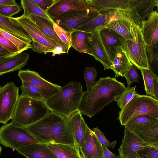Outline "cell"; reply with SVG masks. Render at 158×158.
<instances>
[{"instance_id": "33", "label": "cell", "mask_w": 158, "mask_h": 158, "mask_svg": "<svg viewBox=\"0 0 158 158\" xmlns=\"http://www.w3.org/2000/svg\"><path fill=\"white\" fill-rule=\"evenodd\" d=\"M136 86L127 87L115 101L121 110L123 109L137 94L135 90Z\"/></svg>"}, {"instance_id": "20", "label": "cell", "mask_w": 158, "mask_h": 158, "mask_svg": "<svg viewBox=\"0 0 158 158\" xmlns=\"http://www.w3.org/2000/svg\"><path fill=\"white\" fill-rule=\"evenodd\" d=\"M69 126L74 141L79 148L84 144L87 124L80 112L77 111L67 118Z\"/></svg>"}, {"instance_id": "25", "label": "cell", "mask_w": 158, "mask_h": 158, "mask_svg": "<svg viewBox=\"0 0 158 158\" xmlns=\"http://www.w3.org/2000/svg\"><path fill=\"white\" fill-rule=\"evenodd\" d=\"M132 64L121 46H118L114 58L112 62L111 69L115 73L114 77H123Z\"/></svg>"}, {"instance_id": "4", "label": "cell", "mask_w": 158, "mask_h": 158, "mask_svg": "<svg viewBox=\"0 0 158 158\" xmlns=\"http://www.w3.org/2000/svg\"><path fill=\"white\" fill-rule=\"evenodd\" d=\"M51 111L45 101L19 95L11 123L24 127L39 120Z\"/></svg>"}, {"instance_id": "44", "label": "cell", "mask_w": 158, "mask_h": 158, "mask_svg": "<svg viewBox=\"0 0 158 158\" xmlns=\"http://www.w3.org/2000/svg\"><path fill=\"white\" fill-rule=\"evenodd\" d=\"M33 0L41 9L46 12L56 0Z\"/></svg>"}, {"instance_id": "46", "label": "cell", "mask_w": 158, "mask_h": 158, "mask_svg": "<svg viewBox=\"0 0 158 158\" xmlns=\"http://www.w3.org/2000/svg\"><path fill=\"white\" fill-rule=\"evenodd\" d=\"M103 145V158H120L111 152L105 145Z\"/></svg>"}, {"instance_id": "21", "label": "cell", "mask_w": 158, "mask_h": 158, "mask_svg": "<svg viewBox=\"0 0 158 158\" xmlns=\"http://www.w3.org/2000/svg\"><path fill=\"white\" fill-rule=\"evenodd\" d=\"M0 29L31 44L32 40L21 24L13 17H7L0 15Z\"/></svg>"}, {"instance_id": "41", "label": "cell", "mask_w": 158, "mask_h": 158, "mask_svg": "<svg viewBox=\"0 0 158 158\" xmlns=\"http://www.w3.org/2000/svg\"><path fill=\"white\" fill-rule=\"evenodd\" d=\"M0 45L11 53H20L18 48L11 41L0 34Z\"/></svg>"}, {"instance_id": "15", "label": "cell", "mask_w": 158, "mask_h": 158, "mask_svg": "<svg viewBox=\"0 0 158 158\" xmlns=\"http://www.w3.org/2000/svg\"><path fill=\"white\" fill-rule=\"evenodd\" d=\"M34 41L54 50L58 45L46 36L29 17L15 18Z\"/></svg>"}, {"instance_id": "5", "label": "cell", "mask_w": 158, "mask_h": 158, "mask_svg": "<svg viewBox=\"0 0 158 158\" xmlns=\"http://www.w3.org/2000/svg\"><path fill=\"white\" fill-rule=\"evenodd\" d=\"M141 115L158 118V100L149 95L137 94L120 110L118 119L124 126L133 118Z\"/></svg>"}, {"instance_id": "35", "label": "cell", "mask_w": 158, "mask_h": 158, "mask_svg": "<svg viewBox=\"0 0 158 158\" xmlns=\"http://www.w3.org/2000/svg\"><path fill=\"white\" fill-rule=\"evenodd\" d=\"M140 71L144 81V90L146 95L154 98L153 91V75L155 73L151 69L149 70L141 69Z\"/></svg>"}, {"instance_id": "40", "label": "cell", "mask_w": 158, "mask_h": 158, "mask_svg": "<svg viewBox=\"0 0 158 158\" xmlns=\"http://www.w3.org/2000/svg\"><path fill=\"white\" fill-rule=\"evenodd\" d=\"M123 77L126 79L127 87H130V84L135 82H139V79L140 78L137 68L132 64Z\"/></svg>"}, {"instance_id": "47", "label": "cell", "mask_w": 158, "mask_h": 158, "mask_svg": "<svg viewBox=\"0 0 158 158\" xmlns=\"http://www.w3.org/2000/svg\"><path fill=\"white\" fill-rule=\"evenodd\" d=\"M69 51L65 47L60 46H57L54 50H53L52 56H54L56 55H59L61 53H68Z\"/></svg>"}, {"instance_id": "17", "label": "cell", "mask_w": 158, "mask_h": 158, "mask_svg": "<svg viewBox=\"0 0 158 158\" xmlns=\"http://www.w3.org/2000/svg\"><path fill=\"white\" fill-rule=\"evenodd\" d=\"M79 149L83 158H103V145L87 125L84 144Z\"/></svg>"}, {"instance_id": "29", "label": "cell", "mask_w": 158, "mask_h": 158, "mask_svg": "<svg viewBox=\"0 0 158 158\" xmlns=\"http://www.w3.org/2000/svg\"><path fill=\"white\" fill-rule=\"evenodd\" d=\"M28 17L46 36L54 41L58 46L66 48L54 31L53 25L54 22L44 18L36 15H30Z\"/></svg>"}, {"instance_id": "10", "label": "cell", "mask_w": 158, "mask_h": 158, "mask_svg": "<svg viewBox=\"0 0 158 158\" xmlns=\"http://www.w3.org/2000/svg\"><path fill=\"white\" fill-rule=\"evenodd\" d=\"M19 87L10 82L0 87V123L11 119L19 97Z\"/></svg>"}, {"instance_id": "45", "label": "cell", "mask_w": 158, "mask_h": 158, "mask_svg": "<svg viewBox=\"0 0 158 158\" xmlns=\"http://www.w3.org/2000/svg\"><path fill=\"white\" fill-rule=\"evenodd\" d=\"M153 91L154 98L158 100V78L155 74L153 75Z\"/></svg>"}, {"instance_id": "24", "label": "cell", "mask_w": 158, "mask_h": 158, "mask_svg": "<svg viewBox=\"0 0 158 158\" xmlns=\"http://www.w3.org/2000/svg\"><path fill=\"white\" fill-rule=\"evenodd\" d=\"M16 150L27 158H58L46 144L41 143L26 145Z\"/></svg>"}, {"instance_id": "22", "label": "cell", "mask_w": 158, "mask_h": 158, "mask_svg": "<svg viewBox=\"0 0 158 158\" xmlns=\"http://www.w3.org/2000/svg\"><path fill=\"white\" fill-rule=\"evenodd\" d=\"M116 15L115 10L99 11L96 17L76 30L90 32L99 31L105 28Z\"/></svg>"}, {"instance_id": "12", "label": "cell", "mask_w": 158, "mask_h": 158, "mask_svg": "<svg viewBox=\"0 0 158 158\" xmlns=\"http://www.w3.org/2000/svg\"><path fill=\"white\" fill-rule=\"evenodd\" d=\"M18 76L21 81H27L35 86L45 101L56 94L61 87L45 80L34 71L28 69L20 70Z\"/></svg>"}, {"instance_id": "6", "label": "cell", "mask_w": 158, "mask_h": 158, "mask_svg": "<svg viewBox=\"0 0 158 158\" xmlns=\"http://www.w3.org/2000/svg\"><path fill=\"white\" fill-rule=\"evenodd\" d=\"M39 143L25 127H19L11 122L0 127V143L5 147L16 150Z\"/></svg>"}, {"instance_id": "27", "label": "cell", "mask_w": 158, "mask_h": 158, "mask_svg": "<svg viewBox=\"0 0 158 158\" xmlns=\"http://www.w3.org/2000/svg\"><path fill=\"white\" fill-rule=\"evenodd\" d=\"M157 122L158 118L147 115H141L133 118L124 126L125 128L136 134Z\"/></svg>"}, {"instance_id": "50", "label": "cell", "mask_w": 158, "mask_h": 158, "mask_svg": "<svg viewBox=\"0 0 158 158\" xmlns=\"http://www.w3.org/2000/svg\"><path fill=\"white\" fill-rule=\"evenodd\" d=\"M2 150V147L0 146V154Z\"/></svg>"}, {"instance_id": "38", "label": "cell", "mask_w": 158, "mask_h": 158, "mask_svg": "<svg viewBox=\"0 0 158 158\" xmlns=\"http://www.w3.org/2000/svg\"><path fill=\"white\" fill-rule=\"evenodd\" d=\"M21 6L18 4L0 6V15L7 17H12L21 11Z\"/></svg>"}, {"instance_id": "7", "label": "cell", "mask_w": 158, "mask_h": 158, "mask_svg": "<svg viewBox=\"0 0 158 158\" xmlns=\"http://www.w3.org/2000/svg\"><path fill=\"white\" fill-rule=\"evenodd\" d=\"M115 11V18L105 28L111 29L125 39L137 43L140 27L128 12L121 10H116Z\"/></svg>"}, {"instance_id": "26", "label": "cell", "mask_w": 158, "mask_h": 158, "mask_svg": "<svg viewBox=\"0 0 158 158\" xmlns=\"http://www.w3.org/2000/svg\"><path fill=\"white\" fill-rule=\"evenodd\" d=\"M46 146L58 158H83L77 144L48 143Z\"/></svg>"}, {"instance_id": "11", "label": "cell", "mask_w": 158, "mask_h": 158, "mask_svg": "<svg viewBox=\"0 0 158 158\" xmlns=\"http://www.w3.org/2000/svg\"><path fill=\"white\" fill-rule=\"evenodd\" d=\"M131 62L137 69H150L145 44L142 38L140 29L138 32L137 43L125 39L122 46Z\"/></svg>"}, {"instance_id": "31", "label": "cell", "mask_w": 158, "mask_h": 158, "mask_svg": "<svg viewBox=\"0 0 158 158\" xmlns=\"http://www.w3.org/2000/svg\"><path fill=\"white\" fill-rule=\"evenodd\" d=\"M136 135L145 143L158 148V122Z\"/></svg>"}, {"instance_id": "28", "label": "cell", "mask_w": 158, "mask_h": 158, "mask_svg": "<svg viewBox=\"0 0 158 158\" xmlns=\"http://www.w3.org/2000/svg\"><path fill=\"white\" fill-rule=\"evenodd\" d=\"M71 33L72 46L79 52L92 56L89 43L92 32L76 30Z\"/></svg>"}, {"instance_id": "23", "label": "cell", "mask_w": 158, "mask_h": 158, "mask_svg": "<svg viewBox=\"0 0 158 158\" xmlns=\"http://www.w3.org/2000/svg\"><path fill=\"white\" fill-rule=\"evenodd\" d=\"M29 58V54L21 53L0 60V76L21 69L26 65Z\"/></svg>"}, {"instance_id": "30", "label": "cell", "mask_w": 158, "mask_h": 158, "mask_svg": "<svg viewBox=\"0 0 158 158\" xmlns=\"http://www.w3.org/2000/svg\"><path fill=\"white\" fill-rule=\"evenodd\" d=\"M21 4L23 10V13L22 16L28 17L30 15H36L54 22L46 12L41 9L33 0H22Z\"/></svg>"}, {"instance_id": "8", "label": "cell", "mask_w": 158, "mask_h": 158, "mask_svg": "<svg viewBox=\"0 0 158 158\" xmlns=\"http://www.w3.org/2000/svg\"><path fill=\"white\" fill-rule=\"evenodd\" d=\"M99 13L96 9L74 10L65 12L52 19L58 25L71 32L93 19Z\"/></svg>"}, {"instance_id": "36", "label": "cell", "mask_w": 158, "mask_h": 158, "mask_svg": "<svg viewBox=\"0 0 158 158\" xmlns=\"http://www.w3.org/2000/svg\"><path fill=\"white\" fill-rule=\"evenodd\" d=\"M0 34L14 44L18 48L20 53L30 49L31 44L25 42L12 34L0 29Z\"/></svg>"}, {"instance_id": "2", "label": "cell", "mask_w": 158, "mask_h": 158, "mask_svg": "<svg viewBox=\"0 0 158 158\" xmlns=\"http://www.w3.org/2000/svg\"><path fill=\"white\" fill-rule=\"evenodd\" d=\"M24 127L40 143L77 144L67 118L54 112L51 111L37 122Z\"/></svg>"}, {"instance_id": "14", "label": "cell", "mask_w": 158, "mask_h": 158, "mask_svg": "<svg viewBox=\"0 0 158 158\" xmlns=\"http://www.w3.org/2000/svg\"><path fill=\"white\" fill-rule=\"evenodd\" d=\"M150 146H152L145 143L137 135L125 128L121 144L118 149V156L120 158H139L138 151Z\"/></svg>"}, {"instance_id": "39", "label": "cell", "mask_w": 158, "mask_h": 158, "mask_svg": "<svg viewBox=\"0 0 158 158\" xmlns=\"http://www.w3.org/2000/svg\"><path fill=\"white\" fill-rule=\"evenodd\" d=\"M139 158H158V148L153 146L145 147L138 152Z\"/></svg>"}, {"instance_id": "49", "label": "cell", "mask_w": 158, "mask_h": 158, "mask_svg": "<svg viewBox=\"0 0 158 158\" xmlns=\"http://www.w3.org/2000/svg\"><path fill=\"white\" fill-rule=\"evenodd\" d=\"M17 4L15 0H0V6L8 5H15Z\"/></svg>"}, {"instance_id": "43", "label": "cell", "mask_w": 158, "mask_h": 158, "mask_svg": "<svg viewBox=\"0 0 158 158\" xmlns=\"http://www.w3.org/2000/svg\"><path fill=\"white\" fill-rule=\"evenodd\" d=\"M31 44L30 49L34 51L40 53L46 54L48 52H52L53 50L41 44L32 41Z\"/></svg>"}, {"instance_id": "32", "label": "cell", "mask_w": 158, "mask_h": 158, "mask_svg": "<svg viewBox=\"0 0 158 158\" xmlns=\"http://www.w3.org/2000/svg\"><path fill=\"white\" fill-rule=\"evenodd\" d=\"M22 84L20 86L21 90V96L44 101L43 97L35 86L27 81L22 80Z\"/></svg>"}, {"instance_id": "3", "label": "cell", "mask_w": 158, "mask_h": 158, "mask_svg": "<svg viewBox=\"0 0 158 158\" xmlns=\"http://www.w3.org/2000/svg\"><path fill=\"white\" fill-rule=\"evenodd\" d=\"M83 92L81 83L71 81L45 101L51 111L67 118L78 111Z\"/></svg>"}, {"instance_id": "18", "label": "cell", "mask_w": 158, "mask_h": 158, "mask_svg": "<svg viewBox=\"0 0 158 158\" xmlns=\"http://www.w3.org/2000/svg\"><path fill=\"white\" fill-rule=\"evenodd\" d=\"M99 34L106 52L111 62H113L118 46H122L125 39L112 30L104 28L99 31Z\"/></svg>"}, {"instance_id": "48", "label": "cell", "mask_w": 158, "mask_h": 158, "mask_svg": "<svg viewBox=\"0 0 158 158\" xmlns=\"http://www.w3.org/2000/svg\"><path fill=\"white\" fill-rule=\"evenodd\" d=\"M17 55L9 52L0 45V60L7 57Z\"/></svg>"}, {"instance_id": "19", "label": "cell", "mask_w": 158, "mask_h": 158, "mask_svg": "<svg viewBox=\"0 0 158 158\" xmlns=\"http://www.w3.org/2000/svg\"><path fill=\"white\" fill-rule=\"evenodd\" d=\"M89 47L96 60L103 65L104 70L111 69L112 63L102 43L99 34V31L92 32L89 39Z\"/></svg>"}, {"instance_id": "37", "label": "cell", "mask_w": 158, "mask_h": 158, "mask_svg": "<svg viewBox=\"0 0 158 158\" xmlns=\"http://www.w3.org/2000/svg\"><path fill=\"white\" fill-rule=\"evenodd\" d=\"M97 74V72L95 67H85L84 77L86 85V90L91 88L95 84L96 82L95 79Z\"/></svg>"}, {"instance_id": "34", "label": "cell", "mask_w": 158, "mask_h": 158, "mask_svg": "<svg viewBox=\"0 0 158 158\" xmlns=\"http://www.w3.org/2000/svg\"><path fill=\"white\" fill-rule=\"evenodd\" d=\"M53 25L55 32L69 51L72 46L71 32L65 30L54 22L53 23Z\"/></svg>"}, {"instance_id": "13", "label": "cell", "mask_w": 158, "mask_h": 158, "mask_svg": "<svg viewBox=\"0 0 158 158\" xmlns=\"http://www.w3.org/2000/svg\"><path fill=\"white\" fill-rule=\"evenodd\" d=\"M89 4L98 11L121 10L129 13L136 23L139 18L134 7L135 0H87Z\"/></svg>"}, {"instance_id": "9", "label": "cell", "mask_w": 158, "mask_h": 158, "mask_svg": "<svg viewBox=\"0 0 158 158\" xmlns=\"http://www.w3.org/2000/svg\"><path fill=\"white\" fill-rule=\"evenodd\" d=\"M146 20L142 21L140 31L145 44L148 63L150 65L155 58L154 46L158 41V12L153 10Z\"/></svg>"}, {"instance_id": "16", "label": "cell", "mask_w": 158, "mask_h": 158, "mask_svg": "<svg viewBox=\"0 0 158 158\" xmlns=\"http://www.w3.org/2000/svg\"><path fill=\"white\" fill-rule=\"evenodd\" d=\"M94 9L87 0H56L46 12L52 19L72 10Z\"/></svg>"}, {"instance_id": "1", "label": "cell", "mask_w": 158, "mask_h": 158, "mask_svg": "<svg viewBox=\"0 0 158 158\" xmlns=\"http://www.w3.org/2000/svg\"><path fill=\"white\" fill-rule=\"evenodd\" d=\"M126 89L124 84L115 77H100L93 86L83 92L78 110L91 118L115 101Z\"/></svg>"}, {"instance_id": "42", "label": "cell", "mask_w": 158, "mask_h": 158, "mask_svg": "<svg viewBox=\"0 0 158 158\" xmlns=\"http://www.w3.org/2000/svg\"><path fill=\"white\" fill-rule=\"evenodd\" d=\"M93 131L102 145L110 147L113 149H114L117 142L116 140H114L112 142H110L105 137L104 134L97 127L93 128Z\"/></svg>"}]
</instances>
